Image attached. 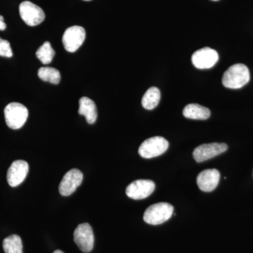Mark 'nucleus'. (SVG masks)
Instances as JSON below:
<instances>
[{"mask_svg": "<svg viewBox=\"0 0 253 253\" xmlns=\"http://www.w3.org/2000/svg\"><path fill=\"white\" fill-rule=\"evenodd\" d=\"M249 68L243 63L233 65L223 75V85L229 89H240L250 81Z\"/></svg>", "mask_w": 253, "mask_h": 253, "instance_id": "obj_1", "label": "nucleus"}, {"mask_svg": "<svg viewBox=\"0 0 253 253\" xmlns=\"http://www.w3.org/2000/svg\"><path fill=\"white\" fill-rule=\"evenodd\" d=\"M174 208L168 203H158L145 211L144 220L151 225H158L168 221L173 214Z\"/></svg>", "mask_w": 253, "mask_h": 253, "instance_id": "obj_2", "label": "nucleus"}, {"mask_svg": "<svg viewBox=\"0 0 253 253\" xmlns=\"http://www.w3.org/2000/svg\"><path fill=\"white\" fill-rule=\"evenodd\" d=\"M5 121L9 128L18 129L27 121L28 110L24 105L17 102L10 103L4 109Z\"/></svg>", "mask_w": 253, "mask_h": 253, "instance_id": "obj_3", "label": "nucleus"}, {"mask_svg": "<svg viewBox=\"0 0 253 253\" xmlns=\"http://www.w3.org/2000/svg\"><path fill=\"white\" fill-rule=\"evenodd\" d=\"M169 147V143L162 136H154L145 140L139 146V154L144 158L157 157L164 154Z\"/></svg>", "mask_w": 253, "mask_h": 253, "instance_id": "obj_4", "label": "nucleus"}, {"mask_svg": "<svg viewBox=\"0 0 253 253\" xmlns=\"http://www.w3.org/2000/svg\"><path fill=\"white\" fill-rule=\"evenodd\" d=\"M86 32L81 26H74L67 28L63 33L62 42L68 52H76L85 41Z\"/></svg>", "mask_w": 253, "mask_h": 253, "instance_id": "obj_5", "label": "nucleus"}, {"mask_svg": "<svg viewBox=\"0 0 253 253\" xmlns=\"http://www.w3.org/2000/svg\"><path fill=\"white\" fill-rule=\"evenodd\" d=\"M19 13L23 21L29 26H38L45 19L44 11L29 1H23L20 4Z\"/></svg>", "mask_w": 253, "mask_h": 253, "instance_id": "obj_6", "label": "nucleus"}, {"mask_svg": "<svg viewBox=\"0 0 253 253\" xmlns=\"http://www.w3.org/2000/svg\"><path fill=\"white\" fill-rule=\"evenodd\" d=\"M74 241L80 250L84 253L92 251L94 244V236L90 224L83 223L79 224L74 231Z\"/></svg>", "mask_w": 253, "mask_h": 253, "instance_id": "obj_7", "label": "nucleus"}, {"mask_svg": "<svg viewBox=\"0 0 253 253\" xmlns=\"http://www.w3.org/2000/svg\"><path fill=\"white\" fill-rule=\"evenodd\" d=\"M156 185L149 179H138L131 182L126 189L128 197L134 200H141L149 197L154 192Z\"/></svg>", "mask_w": 253, "mask_h": 253, "instance_id": "obj_8", "label": "nucleus"}, {"mask_svg": "<svg viewBox=\"0 0 253 253\" xmlns=\"http://www.w3.org/2000/svg\"><path fill=\"white\" fill-rule=\"evenodd\" d=\"M227 149V145L224 143H211V144H202L195 149L193 156H194L196 162H204V161L223 154Z\"/></svg>", "mask_w": 253, "mask_h": 253, "instance_id": "obj_9", "label": "nucleus"}, {"mask_svg": "<svg viewBox=\"0 0 253 253\" xmlns=\"http://www.w3.org/2000/svg\"><path fill=\"white\" fill-rule=\"evenodd\" d=\"M219 60V54L215 50L205 47L195 51L191 61L195 67L199 69H208L213 67Z\"/></svg>", "mask_w": 253, "mask_h": 253, "instance_id": "obj_10", "label": "nucleus"}, {"mask_svg": "<svg viewBox=\"0 0 253 253\" xmlns=\"http://www.w3.org/2000/svg\"><path fill=\"white\" fill-rule=\"evenodd\" d=\"M83 180V174L78 169H71L63 176L59 184V193L61 196H68L75 192Z\"/></svg>", "mask_w": 253, "mask_h": 253, "instance_id": "obj_11", "label": "nucleus"}, {"mask_svg": "<svg viewBox=\"0 0 253 253\" xmlns=\"http://www.w3.org/2000/svg\"><path fill=\"white\" fill-rule=\"evenodd\" d=\"M29 171V166L26 161L18 160L14 161L7 171L8 184L11 187H16L21 184L26 179Z\"/></svg>", "mask_w": 253, "mask_h": 253, "instance_id": "obj_12", "label": "nucleus"}, {"mask_svg": "<svg viewBox=\"0 0 253 253\" xmlns=\"http://www.w3.org/2000/svg\"><path fill=\"white\" fill-rule=\"evenodd\" d=\"M220 179V173L216 169H208L203 171L197 176V184L199 189L205 192H211L216 189Z\"/></svg>", "mask_w": 253, "mask_h": 253, "instance_id": "obj_13", "label": "nucleus"}, {"mask_svg": "<svg viewBox=\"0 0 253 253\" xmlns=\"http://www.w3.org/2000/svg\"><path fill=\"white\" fill-rule=\"evenodd\" d=\"M78 113L84 116L89 124H94L97 119L98 113L96 104L89 98L83 96L79 101Z\"/></svg>", "mask_w": 253, "mask_h": 253, "instance_id": "obj_14", "label": "nucleus"}, {"mask_svg": "<svg viewBox=\"0 0 253 253\" xmlns=\"http://www.w3.org/2000/svg\"><path fill=\"white\" fill-rule=\"evenodd\" d=\"M184 117L192 120H207L211 116V111L205 106L197 104L187 105L183 110Z\"/></svg>", "mask_w": 253, "mask_h": 253, "instance_id": "obj_15", "label": "nucleus"}, {"mask_svg": "<svg viewBox=\"0 0 253 253\" xmlns=\"http://www.w3.org/2000/svg\"><path fill=\"white\" fill-rule=\"evenodd\" d=\"M160 100H161V91L156 86H152L145 93L141 100V104L144 109L152 110L158 106Z\"/></svg>", "mask_w": 253, "mask_h": 253, "instance_id": "obj_16", "label": "nucleus"}, {"mask_svg": "<svg viewBox=\"0 0 253 253\" xmlns=\"http://www.w3.org/2000/svg\"><path fill=\"white\" fill-rule=\"evenodd\" d=\"M38 77L42 81L48 82L51 84H57L61 81V74L56 68L52 67H42L38 71Z\"/></svg>", "mask_w": 253, "mask_h": 253, "instance_id": "obj_17", "label": "nucleus"}, {"mask_svg": "<svg viewBox=\"0 0 253 253\" xmlns=\"http://www.w3.org/2000/svg\"><path fill=\"white\" fill-rule=\"evenodd\" d=\"M3 249L5 253H23V244L18 235H11L3 241Z\"/></svg>", "mask_w": 253, "mask_h": 253, "instance_id": "obj_18", "label": "nucleus"}, {"mask_svg": "<svg viewBox=\"0 0 253 253\" xmlns=\"http://www.w3.org/2000/svg\"><path fill=\"white\" fill-rule=\"evenodd\" d=\"M55 56V51L49 42H45L37 50L36 56L44 65L51 63Z\"/></svg>", "mask_w": 253, "mask_h": 253, "instance_id": "obj_19", "label": "nucleus"}, {"mask_svg": "<svg viewBox=\"0 0 253 253\" xmlns=\"http://www.w3.org/2000/svg\"><path fill=\"white\" fill-rule=\"evenodd\" d=\"M13 52L9 42L0 38V56L2 57H12Z\"/></svg>", "mask_w": 253, "mask_h": 253, "instance_id": "obj_20", "label": "nucleus"}, {"mask_svg": "<svg viewBox=\"0 0 253 253\" xmlns=\"http://www.w3.org/2000/svg\"><path fill=\"white\" fill-rule=\"evenodd\" d=\"M6 23H4V18H3L2 16L0 15V31H4V30H6Z\"/></svg>", "mask_w": 253, "mask_h": 253, "instance_id": "obj_21", "label": "nucleus"}, {"mask_svg": "<svg viewBox=\"0 0 253 253\" xmlns=\"http://www.w3.org/2000/svg\"><path fill=\"white\" fill-rule=\"evenodd\" d=\"M64 253L63 252V251H60V250H56V251H55L54 253Z\"/></svg>", "mask_w": 253, "mask_h": 253, "instance_id": "obj_22", "label": "nucleus"}, {"mask_svg": "<svg viewBox=\"0 0 253 253\" xmlns=\"http://www.w3.org/2000/svg\"><path fill=\"white\" fill-rule=\"evenodd\" d=\"M84 1H91V0H84Z\"/></svg>", "mask_w": 253, "mask_h": 253, "instance_id": "obj_23", "label": "nucleus"}, {"mask_svg": "<svg viewBox=\"0 0 253 253\" xmlns=\"http://www.w3.org/2000/svg\"><path fill=\"white\" fill-rule=\"evenodd\" d=\"M212 1H218V0H212Z\"/></svg>", "mask_w": 253, "mask_h": 253, "instance_id": "obj_24", "label": "nucleus"}]
</instances>
